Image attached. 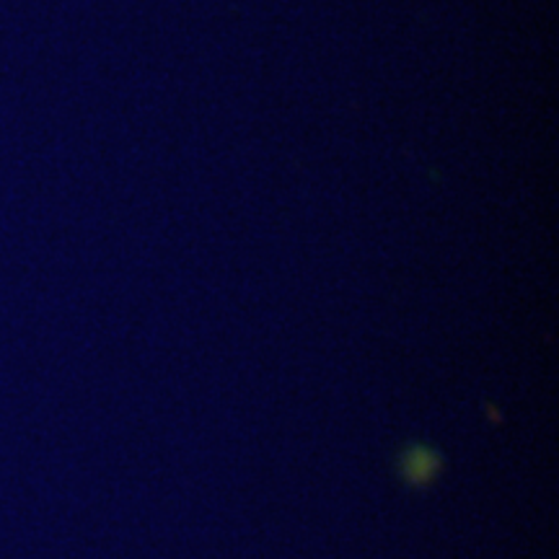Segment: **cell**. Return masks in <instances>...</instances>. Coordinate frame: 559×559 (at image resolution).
<instances>
[{
  "mask_svg": "<svg viewBox=\"0 0 559 559\" xmlns=\"http://www.w3.org/2000/svg\"><path fill=\"white\" fill-rule=\"evenodd\" d=\"M404 469H407V477L409 479H428L432 472H436V456L428 451H417V453H409L407 461H404Z\"/></svg>",
  "mask_w": 559,
  "mask_h": 559,
  "instance_id": "1",
  "label": "cell"
}]
</instances>
